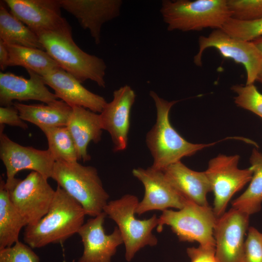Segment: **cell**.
Masks as SVG:
<instances>
[{"mask_svg": "<svg viewBox=\"0 0 262 262\" xmlns=\"http://www.w3.org/2000/svg\"><path fill=\"white\" fill-rule=\"evenodd\" d=\"M149 95L156 109L155 124L146 135V144L152 156V168L163 171L169 165L180 161L185 157L193 155L197 152L218 142L233 137H228L209 144H195L183 138L173 128L169 120L172 107L179 100L167 101L154 91Z\"/></svg>", "mask_w": 262, "mask_h": 262, "instance_id": "obj_1", "label": "cell"}, {"mask_svg": "<svg viewBox=\"0 0 262 262\" xmlns=\"http://www.w3.org/2000/svg\"><path fill=\"white\" fill-rule=\"evenodd\" d=\"M86 215L82 206L57 186L47 213L35 224L25 227L24 241L32 248L62 243L78 233Z\"/></svg>", "mask_w": 262, "mask_h": 262, "instance_id": "obj_2", "label": "cell"}, {"mask_svg": "<svg viewBox=\"0 0 262 262\" xmlns=\"http://www.w3.org/2000/svg\"><path fill=\"white\" fill-rule=\"evenodd\" d=\"M160 12L169 31L221 29L231 17L227 0H164Z\"/></svg>", "mask_w": 262, "mask_h": 262, "instance_id": "obj_3", "label": "cell"}, {"mask_svg": "<svg viewBox=\"0 0 262 262\" xmlns=\"http://www.w3.org/2000/svg\"><path fill=\"white\" fill-rule=\"evenodd\" d=\"M51 178L82 206L86 215L94 217L103 212L109 196L95 167L78 162L57 161Z\"/></svg>", "mask_w": 262, "mask_h": 262, "instance_id": "obj_4", "label": "cell"}, {"mask_svg": "<svg viewBox=\"0 0 262 262\" xmlns=\"http://www.w3.org/2000/svg\"><path fill=\"white\" fill-rule=\"evenodd\" d=\"M45 50L60 66L82 83L86 80L104 88L107 68L104 60L81 49L72 33L44 32L37 34Z\"/></svg>", "mask_w": 262, "mask_h": 262, "instance_id": "obj_5", "label": "cell"}, {"mask_svg": "<svg viewBox=\"0 0 262 262\" xmlns=\"http://www.w3.org/2000/svg\"><path fill=\"white\" fill-rule=\"evenodd\" d=\"M139 201L135 196L127 194L118 199L108 202L103 208L109 218L114 220L121 234L125 246V259L130 262L135 254L145 246H154L158 239L152 233L158 224L156 214L147 219L139 220L135 214Z\"/></svg>", "mask_w": 262, "mask_h": 262, "instance_id": "obj_6", "label": "cell"}, {"mask_svg": "<svg viewBox=\"0 0 262 262\" xmlns=\"http://www.w3.org/2000/svg\"><path fill=\"white\" fill-rule=\"evenodd\" d=\"M217 217L209 205L201 206L186 200L178 211L166 209L159 217L157 231L170 227L180 241L197 242L199 246L214 247V229Z\"/></svg>", "mask_w": 262, "mask_h": 262, "instance_id": "obj_7", "label": "cell"}, {"mask_svg": "<svg viewBox=\"0 0 262 262\" xmlns=\"http://www.w3.org/2000/svg\"><path fill=\"white\" fill-rule=\"evenodd\" d=\"M240 156L220 154L211 159L205 174L214 194L213 211L218 218L225 212L232 196L250 182L253 175L251 167L240 169Z\"/></svg>", "mask_w": 262, "mask_h": 262, "instance_id": "obj_8", "label": "cell"}, {"mask_svg": "<svg viewBox=\"0 0 262 262\" xmlns=\"http://www.w3.org/2000/svg\"><path fill=\"white\" fill-rule=\"evenodd\" d=\"M198 42L199 50L194 57V63L197 66H202L203 51L213 48L223 57L244 66L246 73V84H253L257 80L262 65V54L252 42L235 38L221 29L213 30L208 36H200Z\"/></svg>", "mask_w": 262, "mask_h": 262, "instance_id": "obj_9", "label": "cell"}, {"mask_svg": "<svg viewBox=\"0 0 262 262\" xmlns=\"http://www.w3.org/2000/svg\"><path fill=\"white\" fill-rule=\"evenodd\" d=\"M8 191L26 227L35 224L47 213L55 194L48 179L33 171Z\"/></svg>", "mask_w": 262, "mask_h": 262, "instance_id": "obj_10", "label": "cell"}, {"mask_svg": "<svg viewBox=\"0 0 262 262\" xmlns=\"http://www.w3.org/2000/svg\"><path fill=\"white\" fill-rule=\"evenodd\" d=\"M4 127L0 126V158L6 169L7 189L13 187L18 180L16 175L23 170L37 172L48 179L51 178L55 160L49 150L38 149L16 143L3 132Z\"/></svg>", "mask_w": 262, "mask_h": 262, "instance_id": "obj_11", "label": "cell"}, {"mask_svg": "<svg viewBox=\"0 0 262 262\" xmlns=\"http://www.w3.org/2000/svg\"><path fill=\"white\" fill-rule=\"evenodd\" d=\"M10 12L35 34L44 32L72 33L62 16L59 0H4Z\"/></svg>", "mask_w": 262, "mask_h": 262, "instance_id": "obj_12", "label": "cell"}, {"mask_svg": "<svg viewBox=\"0 0 262 262\" xmlns=\"http://www.w3.org/2000/svg\"><path fill=\"white\" fill-rule=\"evenodd\" d=\"M249 216L232 208L217 218L213 233L217 262H244Z\"/></svg>", "mask_w": 262, "mask_h": 262, "instance_id": "obj_13", "label": "cell"}, {"mask_svg": "<svg viewBox=\"0 0 262 262\" xmlns=\"http://www.w3.org/2000/svg\"><path fill=\"white\" fill-rule=\"evenodd\" d=\"M132 173L145 188L144 198L138 204L136 213L141 215L150 211H163L169 208L180 210L184 207L187 199L171 185L163 171L151 167H139L133 169Z\"/></svg>", "mask_w": 262, "mask_h": 262, "instance_id": "obj_14", "label": "cell"}, {"mask_svg": "<svg viewBox=\"0 0 262 262\" xmlns=\"http://www.w3.org/2000/svg\"><path fill=\"white\" fill-rule=\"evenodd\" d=\"M106 214L102 212L89 219L80 229L83 251L78 262H111L117 247L124 243L117 227L112 233L106 234L103 227Z\"/></svg>", "mask_w": 262, "mask_h": 262, "instance_id": "obj_15", "label": "cell"}, {"mask_svg": "<svg viewBox=\"0 0 262 262\" xmlns=\"http://www.w3.org/2000/svg\"><path fill=\"white\" fill-rule=\"evenodd\" d=\"M135 98L131 87L124 85L114 91L112 100L107 103L99 114L102 129L109 133L115 152L127 147L131 111Z\"/></svg>", "mask_w": 262, "mask_h": 262, "instance_id": "obj_16", "label": "cell"}, {"mask_svg": "<svg viewBox=\"0 0 262 262\" xmlns=\"http://www.w3.org/2000/svg\"><path fill=\"white\" fill-rule=\"evenodd\" d=\"M61 7L72 15L81 26L89 31L95 43L101 40V30L106 22L118 17L121 0H59Z\"/></svg>", "mask_w": 262, "mask_h": 262, "instance_id": "obj_17", "label": "cell"}, {"mask_svg": "<svg viewBox=\"0 0 262 262\" xmlns=\"http://www.w3.org/2000/svg\"><path fill=\"white\" fill-rule=\"evenodd\" d=\"M56 97L72 107L81 106L95 113H101L107 104L105 98L85 88L82 82L62 68L41 76Z\"/></svg>", "mask_w": 262, "mask_h": 262, "instance_id": "obj_18", "label": "cell"}, {"mask_svg": "<svg viewBox=\"0 0 262 262\" xmlns=\"http://www.w3.org/2000/svg\"><path fill=\"white\" fill-rule=\"evenodd\" d=\"M27 71L29 79L10 72H0L1 106L13 105L14 100H34L48 104L57 99L55 94L46 87L40 75L31 70Z\"/></svg>", "mask_w": 262, "mask_h": 262, "instance_id": "obj_19", "label": "cell"}, {"mask_svg": "<svg viewBox=\"0 0 262 262\" xmlns=\"http://www.w3.org/2000/svg\"><path fill=\"white\" fill-rule=\"evenodd\" d=\"M163 172L171 185L184 198L201 206L209 205L207 195L212 188L205 171L193 170L179 161Z\"/></svg>", "mask_w": 262, "mask_h": 262, "instance_id": "obj_20", "label": "cell"}, {"mask_svg": "<svg viewBox=\"0 0 262 262\" xmlns=\"http://www.w3.org/2000/svg\"><path fill=\"white\" fill-rule=\"evenodd\" d=\"M66 126L76 145L78 159L84 162L90 160L89 143H97L101 140L103 129L100 115L82 107L73 106Z\"/></svg>", "mask_w": 262, "mask_h": 262, "instance_id": "obj_21", "label": "cell"}, {"mask_svg": "<svg viewBox=\"0 0 262 262\" xmlns=\"http://www.w3.org/2000/svg\"><path fill=\"white\" fill-rule=\"evenodd\" d=\"M13 105L24 121L33 124L41 130L46 128L66 126L72 107L62 100L46 104H25L17 102Z\"/></svg>", "mask_w": 262, "mask_h": 262, "instance_id": "obj_22", "label": "cell"}, {"mask_svg": "<svg viewBox=\"0 0 262 262\" xmlns=\"http://www.w3.org/2000/svg\"><path fill=\"white\" fill-rule=\"evenodd\" d=\"M0 2V39L5 43L45 50L37 35Z\"/></svg>", "mask_w": 262, "mask_h": 262, "instance_id": "obj_23", "label": "cell"}, {"mask_svg": "<svg viewBox=\"0 0 262 262\" xmlns=\"http://www.w3.org/2000/svg\"><path fill=\"white\" fill-rule=\"evenodd\" d=\"M24 227L25 224L10 198L5 181L0 179V249L19 241V234Z\"/></svg>", "mask_w": 262, "mask_h": 262, "instance_id": "obj_24", "label": "cell"}, {"mask_svg": "<svg viewBox=\"0 0 262 262\" xmlns=\"http://www.w3.org/2000/svg\"><path fill=\"white\" fill-rule=\"evenodd\" d=\"M4 43L9 53L8 66H21L40 76L61 68L45 50Z\"/></svg>", "mask_w": 262, "mask_h": 262, "instance_id": "obj_25", "label": "cell"}, {"mask_svg": "<svg viewBox=\"0 0 262 262\" xmlns=\"http://www.w3.org/2000/svg\"><path fill=\"white\" fill-rule=\"evenodd\" d=\"M253 175L245 191L231 202L232 208L249 215L259 212L262 203V153L253 148L249 159Z\"/></svg>", "mask_w": 262, "mask_h": 262, "instance_id": "obj_26", "label": "cell"}, {"mask_svg": "<svg viewBox=\"0 0 262 262\" xmlns=\"http://www.w3.org/2000/svg\"><path fill=\"white\" fill-rule=\"evenodd\" d=\"M41 131L46 136L48 149L55 161L77 162L76 145L66 126L46 128Z\"/></svg>", "mask_w": 262, "mask_h": 262, "instance_id": "obj_27", "label": "cell"}, {"mask_svg": "<svg viewBox=\"0 0 262 262\" xmlns=\"http://www.w3.org/2000/svg\"><path fill=\"white\" fill-rule=\"evenodd\" d=\"M221 29L235 38L251 42L262 37V17L249 21H241L230 17Z\"/></svg>", "mask_w": 262, "mask_h": 262, "instance_id": "obj_28", "label": "cell"}, {"mask_svg": "<svg viewBox=\"0 0 262 262\" xmlns=\"http://www.w3.org/2000/svg\"><path fill=\"white\" fill-rule=\"evenodd\" d=\"M231 89L236 94L234 98L237 106L249 111L262 118V94L253 84L233 85Z\"/></svg>", "mask_w": 262, "mask_h": 262, "instance_id": "obj_29", "label": "cell"}, {"mask_svg": "<svg viewBox=\"0 0 262 262\" xmlns=\"http://www.w3.org/2000/svg\"><path fill=\"white\" fill-rule=\"evenodd\" d=\"M231 17L249 21L262 17V0H227Z\"/></svg>", "mask_w": 262, "mask_h": 262, "instance_id": "obj_30", "label": "cell"}, {"mask_svg": "<svg viewBox=\"0 0 262 262\" xmlns=\"http://www.w3.org/2000/svg\"><path fill=\"white\" fill-rule=\"evenodd\" d=\"M38 256L27 244L18 241L0 249V262H39Z\"/></svg>", "mask_w": 262, "mask_h": 262, "instance_id": "obj_31", "label": "cell"}, {"mask_svg": "<svg viewBox=\"0 0 262 262\" xmlns=\"http://www.w3.org/2000/svg\"><path fill=\"white\" fill-rule=\"evenodd\" d=\"M244 262H262V233L252 227L245 240Z\"/></svg>", "mask_w": 262, "mask_h": 262, "instance_id": "obj_32", "label": "cell"}, {"mask_svg": "<svg viewBox=\"0 0 262 262\" xmlns=\"http://www.w3.org/2000/svg\"><path fill=\"white\" fill-rule=\"evenodd\" d=\"M4 125L23 129L28 128L27 123L20 117L18 110L13 105L0 107V126Z\"/></svg>", "mask_w": 262, "mask_h": 262, "instance_id": "obj_33", "label": "cell"}, {"mask_svg": "<svg viewBox=\"0 0 262 262\" xmlns=\"http://www.w3.org/2000/svg\"><path fill=\"white\" fill-rule=\"evenodd\" d=\"M187 254L190 262H217L215 256V247L203 246L188 247Z\"/></svg>", "mask_w": 262, "mask_h": 262, "instance_id": "obj_34", "label": "cell"}, {"mask_svg": "<svg viewBox=\"0 0 262 262\" xmlns=\"http://www.w3.org/2000/svg\"><path fill=\"white\" fill-rule=\"evenodd\" d=\"M9 53L5 43L0 39V67L4 70L8 66Z\"/></svg>", "mask_w": 262, "mask_h": 262, "instance_id": "obj_35", "label": "cell"}, {"mask_svg": "<svg viewBox=\"0 0 262 262\" xmlns=\"http://www.w3.org/2000/svg\"><path fill=\"white\" fill-rule=\"evenodd\" d=\"M251 42L256 47V48L259 49V50L261 52L262 54V37L258 38ZM257 81L262 83V65Z\"/></svg>", "mask_w": 262, "mask_h": 262, "instance_id": "obj_36", "label": "cell"}]
</instances>
